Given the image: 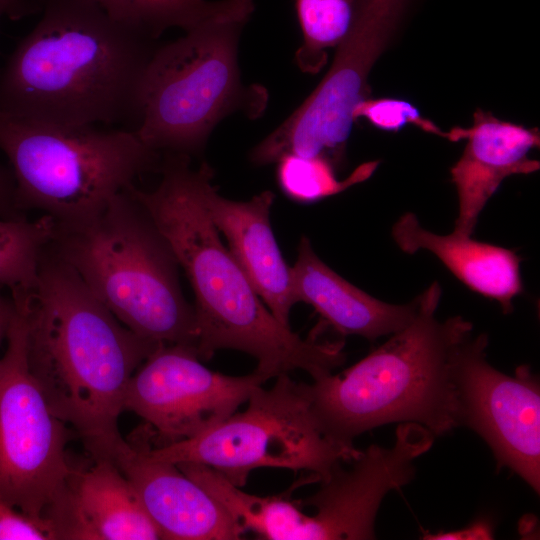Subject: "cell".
<instances>
[{
  "instance_id": "7c38bea8",
  "label": "cell",
  "mask_w": 540,
  "mask_h": 540,
  "mask_svg": "<svg viewBox=\"0 0 540 540\" xmlns=\"http://www.w3.org/2000/svg\"><path fill=\"white\" fill-rule=\"evenodd\" d=\"M488 336L470 334L457 348L453 377L459 426L476 432L488 444L497 468L507 467L530 487L540 490V386L529 366L514 376L486 359Z\"/></svg>"
},
{
  "instance_id": "ffe728a7",
  "label": "cell",
  "mask_w": 540,
  "mask_h": 540,
  "mask_svg": "<svg viewBox=\"0 0 540 540\" xmlns=\"http://www.w3.org/2000/svg\"><path fill=\"white\" fill-rule=\"evenodd\" d=\"M56 224L48 215L0 217V287L24 294L37 280L41 259L53 242Z\"/></svg>"
},
{
  "instance_id": "5b68a950",
  "label": "cell",
  "mask_w": 540,
  "mask_h": 540,
  "mask_svg": "<svg viewBox=\"0 0 540 540\" xmlns=\"http://www.w3.org/2000/svg\"><path fill=\"white\" fill-rule=\"evenodd\" d=\"M129 186L92 219L56 225L52 246L128 329L195 349L196 314L183 295L178 261Z\"/></svg>"
},
{
  "instance_id": "ba28073f",
  "label": "cell",
  "mask_w": 540,
  "mask_h": 540,
  "mask_svg": "<svg viewBox=\"0 0 540 540\" xmlns=\"http://www.w3.org/2000/svg\"><path fill=\"white\" fill-rule=\"evenodd\" d=\"M245 411L233 413L218 425L182 441L149 447V454L174 465H206L242 488L259 467L312 472L314 480L326 477L339 462L354 458L359 450L328 439L312 414L307 383L288 373L274 385L257 387Z\"/></svg>"
},
{
  "instance_id": "7402d4cb",
  "label": "cell",
  "mask_w": 540,
  "mask_h": 540,
  "mask_svg": "<svg viewBox=\"0 0 540 540\" xmlns=\"http://www.w3.org/2000/svg\"><path fill=\"white\" fill-rule=\"evenodd\" d=\"M296 11L303 42L295 60L303 72L316 73L326 63V51L347 33L354 0H296Z\"/></svg>"
},
{
  "instance_id": "2e32d148",
  "label": "cell",
  "mask_w": 540,
  "mask_h": 540,
  "mask_svg": "<svg viewBox=\"0 0 540 540\" xmlns=\"http://www.w3.org/2000/svg\"><path fill=\"white\" fill-rule=\"evenodd\" d=\"M448 139H467L460 159L451 168V179L459 202L454 232L472 236L480 213L501 182L539 169V161L527 155L539 146L540 134L537 128L503 121L477 109L472 126L452 129Z\"/></svg>"
},
{
  "instance_id": "52a82bcc",
  "label": "cell",
  "mask_w": 540,
  "mask_h": 540,
  "mask_svg": "<svg viewBox=\"0 0 540 540\" xmlns=\"http://www.w3.org/2000/svg\"><path fill=\"white\" fill-rule=\"evenodd\" d=\"M0 150L12 168L17 209L42 211L58 226L92 219L162 161L134 130L56 126L1 110Z\"/></svg>"
},
{
  "instance_id": "ac0fdd59",
  "label": "cell",
  "mask_w": 540,
  "mask_h": 540,
  "mask_svg": "<svg viewBox=\"0 0 540 540\" xmlns=\"http://www.w3.org/2000/svg\"><path fill=\"white\" fill-rule=\"evenodd\" d=\"M296 302H305L342 335L370 341L391 335L416 316L420 295L407 304L381 301L349 283L326 265L303 236L291 267Z\"/></svg>"
},
{
  "instance_id": "e0dca14e",
  "label": "cell",
  "mask_w": 540,
  "mask_h": 540,
  "mask_svg": "<svg viewBox=\"0 0 540 540\" xmlns=\"http://www.w3.org/2000/svg\"><path fill=\"white\" fill-rule=\"evenodd\" d=\"M209 178L203 186L205 208L229 251L274 317L289 326L296 299L291 267L282 257L275 240L270 212L275 195L266 190L248 201H233L218 194Z\"/></svg>"
},
{
  "instance_id": "6da1fadb",
  "label": "cell",
  "mask_w": 540,
  "mask_h": 540,
  "mask_svg": "<svg viewBox=\"0 0 540 540\" xmlns=\"http://www.w3.org/2000/svg\"><path fill=\"white\" fill-rule=\"evenodd\" d=\"M11 298L24 317L29 370L51 411L75 430L92 459L111 460L124 441L118 420L127 384L164 343L124 326L52 243L34 286Z\"/></svg>"
},
{
  "instance_id": "d6986e66",
  "label": "cell",
  "mask_w": 540,
  "mask_h": 540,
  "mask_svg": "<svg viewBox=\"0 0 540 540\" xmlns=\"http://www.w3.org/2000/svg\"><path fill=\"white\" fill-rule=\"evenodd\" d=\"M406 254L427 250L472 291L496 300L503 313L513 311V299L523 290L521 258L512 250L455 233L438 235L423 228L414 213L399 217L391 230Z\"/></svg>"
},
{
  "instance_id": "277c9868",
  "label": "cell",
  "mask_w": 540,
  "mask_h": 540,
  "mask_svg": "<svg viewBox=\"0 0 540 540\" xmlns=\"http://www.w3.org/2000/svg\"><path fill=\"white\" fill-rule=\"evenodd\" d=\"M441 295L433 282L407 326L340 374L307 383L312 414L328 439L355 448L356 437L386 424L413 422L435 436L459 427L453 362L473 327L460 316L438 320Z\"/></svg>"
},
{
  "instance_id": "9c48e42d",
  "label": "cell",
  "mask_w": 540,
  "mask_h": 540,
  "mask_svg": "<svg viewBox=\"0 0 540 540\" xmlns=\"http://www.w3.org/2000/svg\"><path fill=\"white\" fill-rule=\"evenodd\" d=\"M411 0H354L351 25L314 91L250 153L255 165L285 154L343 160L355 107L369 97L368 75L397 31Z\"/></svg>"
},
{
  "instance_id": "8992f818",
  "label": "cell",
  "mask_w": 540,
  "mask_h": 540,
  "mask_svg": "<svg viewBox=\"0 0 540 540\" xmlns=\"http://www.w3.org/2000/svg\"><path fill=\"white\" fill-rule=\"evenodd\" d=\"M253 12V0H225L183 36L158 45L144 75L135 130L147 146L191 157L225 117L239 110L261 116L266 90L242 83L238 61L241 33Z\"/></svg>"
},
{
  "instance_id": "484cf974",
  "label": "cell",
  "mask_w": 540,
  "mask_h": 540,
  "mask_svg": "<svg viewBox=\"0 0 540 540\" xmlns=\"http://www.w3.org/2000/svg\"><path fill=\"white\" fill-rule=\"evenodd\" d=\"M24 216L15 203V180L12 171L0 166V217Z\"/></svg>"
},
{
  "instance_id": "44dd1931",
  "label": "cell",
  "mask_w": 540,
  "mask_h": 540,
  "mask_svg": "<svg viewBox=\"0 0 540 540\" xmlns=\"http://www.w3.org/2000/svg\"><path fill=\"white\" fill-rule=\"evenodd\" d=\"M115 20L151 38L170 28L186 31L220 10L225 0H91Z\"/></svg>"
},
{
  "instance_id": "4fadbf2b",
  "label": "cell",
  "mask_w": 540,
  "mask_h": 540,
  "mask_svg": "<svg viewBox=\"0 0 540 540\" xmlns=\"http://www.w3.org/2000/svg\"><path fill=\"white\" fill-rule=\"evenodd\" d=\"M435 435L426 427L399 423L391 447L370 445L347 461L337 463L320 479V488L298 500L306 513L304 540L374 539L375 520L385 495L415 476L414 461L428 452Z\"/></svg>"
},
{
  "instance_id": "30bf717a",
  "label": "cell",
  "mask_w": 540,
  "mask_h": 540,
  "mask_svg": "<svg viewBox=\"0 0 540 540\" xmlns=\"http://www.w3.org/2000/svg\"><path fill=\"white\" fill-rule=\"evenodd\" d=\"M14 305L0 358V498L45 522L74 468L66 449L70 433L29 370L25 321Z\"/></svg>"
},
{
  "instance_id": "4316f807",
  "label": "cell",
  "mask_w": 540,
  "mask_h": 540,
  "mask_svg": "<svg viewBox=\"0 0 540 540\" xmlns=\"http://www.w3.org/2000/svg\"><path fill=\"white\" fill-rule=\"evenodd\" d=\"M492 527L488 520L481 519L470 526L451 532H441L437 534H425L423 539L430 540H470V539H492Z\"/></svg>"
},
{
  "instance_id": "83f0119b",
  "label": "cell",
  "mask_w": 540,
  "mask_h": 540,
  "mask_svg": "<svg viewBox=\"0 0 540 540\" xmlns=\"http://www.w3.org/2000/svg\"><path fill=\"white\" fill-rule=\"evenodd\" d=\"M14 312L15 305L12 298L3 296L0 291V345L6 340Z\"/></svg>"
},
{
  "instance_id": "3957f363",
  "label": "cell",
  "mask_w": 540,
  "mask_h": 540,
  "mask_svg": "<svg viewBox=\"0 0 540 540\" xmlns=\"http://www.w3.org/2000/svg\"><path fill=\"white\" fill-rule=\"evenodd\" d=\"M42 10L0 73V110L56 126L136 130L157 39L91 0H43Z\"/></svg>"
},
{
  "instance_id": "603a6c76",
  "label": "cell",
  "mask_w": 540,
  "mask_h": 540,
  "mask_svg": "<svg viewBox=\"0 0 540 540\" xmlns=\"http://www.w3.org/2000/svg\"><path fill=\"white\" fill-rule=\"evenodd\" d=\"M276 163L280 189L299 203H313L343 192L368 179L379 165V161L363 163L346 179L339 180L335 167L323 158L285 154Z\"/></svg>"
},
{
  "instance_id": "5bb4252c",
  "label": "cell",
  "mask_w": 540,
  "mask_h": 540,
  "mask_svg": "<svg viewBox=\"0 0 540 540\" xmlns=\"http://www.w3.org/2000/svg\"><path fill=\"white\" fill-rule=\"evenodd\" d=\"M143 429L123 441L111 461L129 480L163 539L233 540L245 532L223 506L176 465L149 454Z\"/></svg>"
},
{
  "instance_id": "7a4b0ae2",
  "label": "cell",
  "mask_w": 540,
  "mask_h": 540,
  "mask_svg": "<svg viewBox=\"0 0 540 540\" xmlns=\"http://www.w3.org/2000/svg\"><path fill=\"white\" fill-rule=\"evenodd\" d=\"M191 157L164 154L161 180L151 191L134 184L132 194L168 241L195 296L196 353L208 360L220 349L247 353L266 379L299 369L313 380L331 374L346 359L344 342L303 339L281 324L263 303L244 271L220 240L203 202L211 166L198 169Z\"/></svg>"
},
{
  "instance_id": "9a60e30c",
  "label": "cell",
  "mask_w": 540,
  "mask_h": 540,
  "mask_svg": "<svg viewBox=\"0 0 540 540\" xmlns=\"http://www.w3.org/2000/svg\"><path fill=\"white\" fill-rule=\"evenodd\" d=\"M44 521L54 540L163 539L129 480L106 458L73 468Z\"/></svg>"
},
{
  "instance_id": "cb8c5ba5",
  "label": "cell",
  "mask_w": 540,
  "mask_h": 540,
  "mask_svg": "<svg viewBox=\"0 0 540 540\" xmlns=\"http://www.w3.org/2000/svg\"><path fill=\"white\" fill-rule=\"evenodd\" d=\"M353 118H365L374 127L385 131L398 132L411 124L425 132L449 138V132L424 118L412 103L399 98L367 97L355 107Z\"/></svg>"
},
{
  "instance_id": "f1b7e54d",
  "label": "cell",
  "mask_w": 540,
  "mask_h": 540,
  "mask_svg": "<svg viewBox=\"0 0 540 540\" xmlns=\"http://www.w3.org/2000/svg\"><path fill=\"white\" fill-rule=\"evenodd\" d=\"M33 13V10L23 0H0V19L8 16L19 19Z\"/></svg>"
},
{
  "instance_id": "8fae6325",
  "label": "cell",
  "mask_w": 540,
  "mask_h": 540,
  "mask_svg": "<svg viewBox=\"0 0 540 540\" xmlns=\"http://www.w3.org/2000/svg\"><path fill=\"white\" fill-rule=\"evenodd\" d=\"M195 349L159 345L130 378L123 408L141 417L153 447L195 437L246 402L266 377L229 376L208 369Z\"/></svg>"
},
{
  "instance_id": "f546056e",
  "label": "cell",
  "mask_w": 540,
  "mask_h": 540,
  "mask_svg": "<svg viewBox=\"0 0 540 540\" xmlns=\"http://www.w3.org/2000/svg\"><path fill=\"white\" fill-rule=\"evenodd\" d=\"M23 1L33 10V12L42 8L43 0H23Z\"/></svg>"
},
{
  "instance_id": "d4e9b609",
  "label": "cell",
  "mask_w": 540,
  "mask_h": 540,
  "mask_svg": "<svg viewBox=\"0 0 540 540\" xmlns=\"http://www.w3.org/2000/svg\"><path fill=\"white\" fill-rule=\"evenodd\" d=\"M0 540H54L48 525L0 498Z\"/></svg>"
}]
</instances>
